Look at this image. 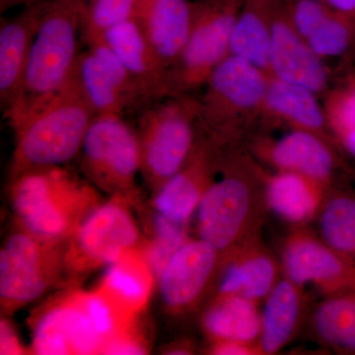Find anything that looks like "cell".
<instances>
[{"instance_id":"6da1fadb","label":"cell","mask_w":355,"mask_h":355,"mask_svg":"<svg viewBox=\"0 0 355 355\" xmlns=\"http://www.w3.org/2000/svg\"><path fill=\"white\" fill-rule=\"evenodd\" d=\"M86 0H50L35 37L22 86L6 110L15 128L67 85L78 58Z\"/></svg>"},{"instance_id":"7a4b0ae2","label":"cell","mask_w":355,"mask_h":355,"mask_svg":"<svg viewBox=\"0 0 355 355\" xmlns=\"http://www.w3.org/2000/svg\"><path fill=\"white\" fill-rule=\"evenodd\" d=\"M96 116L71 76L69 83L50 102L14 128V177L42 168L58 167L83 148Z\"/></svg>"},{"instance_id":"3957f363","label":"cell","mask_w":355,"mask_h":355,"mask_svg":"<svg viewBox=\"0 0 355 355\" xmlns=\"http://www.w3.org/2000/svg\"><path fill=\"white\" fill-rule=\"evenodd\" d=\"M92 189L58 167L42 168L15 178L12 188L14 211L32 234L60 242L96 209Z\"/></svg>"},{"instance_id":"277c9868","label":"cell","mask_w":355,"mask_h":355,"mask_svg":"<svg viewBox=\"0 0 355 355\" xmlns=\"http://www.w3.org/2000/svg\"><path fill=\"white\" fill-rule=\"evenodd\" d=\"M198 101L172 95L140 111L139 137L141 171L159 189L186 164L196 146Z\"/></svg>"},{"instance_id":"5b68a950","label":"cell","mask_w":355,"mask_h":355,"mask_svg":"<svg viewBox=\"0 0 355 355\" xmlns=\"http://www.w3.org/2000/svg\"><path fill=\"white\" fill-rule=\"evenodd\" d=\"M260 202L258 188L246 173L228 170L210 183L198 205L200 239L224 257L257 239Z\"/></svg>"},{"instance_id":"8992f818","label":"cell","mask_w":355,"mask_h":355,"mask_svg":"<svg viewBox=\"0 0 355 355\" xmlns=\"http://www.w3.org/2000/svg\"><path fill=\"white\" fill-rule=\"evenodd\" d=\"M245 0L193 2V27L181 57L169 72L170 95L205 86L217 65L230 55L231 39Z\"/></svg>"},{"instance_id":"52a82bcc","label":"cell","mask_w":355,"mask_h":355,"mask_svg":"<svg viewBox=\"0 0 355 355\" xmlns=\"http://www.w3.org/2000/svg\"><path fill=\"white\" fill-rule=\"evenodd\" d=\"M270 78L257 65L229 55L205 83L207 91L198 101V121L219 135L236 116L263 111Z\"/></svg>"},{"instance_id":"ba28073f","label":"cell","mask_w":355,"mask_h":355,"mask_svg":"<svg viewBox=\"0 0 355 355\" xmlns=\"http://www.w3.org/2000/svg\"><path fill=\"white\" fill-rule=\"evenodd\" d=\"M83 168L98 186L114 193H125L135 184L141 170L137 133L121 114H97L84 139Z\"/></svg>"},{"instance_id":"9c48e42d","label":"cell","mask_w":355,"mask_h":355,"mask_svg":"<svg viewBox=\"0 0 355 355\" xmlns=\"http://www.w3.org/2000/svg\"><path fill=\"white\" fill-rule=\"evenodd\" d=\"M28 232L11 235L0 254V298L12 310L36 300L57 279L62 256L58 245Z\"/></svg>"},{"instance_id":"30bf717a","label":"cell","mask_w":355,"mask_h":355,"mask_svg":"<svg viewBox=\"0 0 355 355\" xmlns=\"http://www.w3.org/2000/svg\"><path fill=\"white\" fill-rule=\"evenodd\" d=\"M116 200L96 207L71 236L64 263L74 272L112 265L135 249L139 237L137 222Z\"/></svg>"},{"instance_id":"8fae6325","label":"cell","mask_w":355,"mask_h":355,"mask_svg":"<svg viewBox=\"0 0 355 355\" xmlns=\"http://www.w3.org/2000/svg\"><path fill=\"white\" fill-rule=\"evenodd\" d=\"M282 272L297 286L311 284L324 296L355 292V263L323 240L297 230L282 249Z\"/></svg>"},{"instance_id":"7c38bea8","label":"cell","mask_w":355,"mask_h":355,"mask_svg":"<svg viewBox=\"0 0 355 355\" xmlns=\"http://www.w3.org/2000/svg\"><path fill=\"white\" fill-rule=\"evenodd\" d=\"M268 74L284 83L302 86L320 94L328 85L324 60L294 29L284 0H273L272 43Z\"/></svg>"},{"instance_id":"4fadbf2b","label":"cell","mask_w":355,"mask_h":355,"mask_svg":"<svg viewBox=\"0 0 355 355\" xmlns=\"http://www.w3.org/2000/svg\"><path fill=\"white\" fill-rule=\"evenodd\" d=\"M103 349L104 340L89 314L83 293L51 306L37 322L33 340L36 354H93Z\"/></svg>"},{"instance_id":"5bb4252c","label":"cell","mask_w":355,"mask_h":355,"mask_svg":"<svg viewBox=\"0 0 355 355\" xmlns=\"http://www.w3.org/2000/svg\"><path fill=\"white\" fill-rule=\"evenodd\" d=\"M219 257L218 251L202 239L184 243L159 275L166 306L179 312L195 305L209 286Z\"/></svg>"},{"instance_id":"9a60e30c","label":"cell","mask_w":355,"mask_h":355,"mask_svg":"<svg viewBox=\"0 0 355 355\" xmlns=\"http://www.w3.org/2000/svg\"><path fill=\"white\" fill-rule=\"evenodd\" d=\"M102 39L135 79L147 104L170 96L169 70L156 55L139 17L114 26Z\"/></svg>"},{"instance_id":"2e32d148","label":"cell","mask_w":355,"mask_h":355,"mask_svg":"<svg viewBox=\"0 0 355 355\" xmlns=\"http://www.w3.org/2000/svg\"><path fill=\"white\" fill-rule=\"evenodd\" d=\"M50 0L24 6L0 28V100L4 112L15 101L27 67L35 37Z\"/></svg>"},{"instance_id":"e0dca14e","label":"cell","mask_w":355,"mask_h":355,"mask_svg":"<svg viewBox=\"0 0 355 355\" xmlns=\"http://www.w3.org/2000/svg\"><path fill=\"white\" fill-rule=\"evenodd\" d=\"M214 150L197 141L184 167L158 189L155 207L159 216L184 224L198 209L203 193L214 180Z\"/></svg>"},{"instance_id":"ac0fdd59","label":"cell","mask_w":355,"mask_h":355,"mask_svg":"<svg viewBox=\"0 0 355 355\" xmlns=\"http://www.w3.org/2000/svg\"><path fill=\"white\" fill-rule=\"evenodd\" d=\"M216 295H238L258 302L280 279L282 266L270 251L258 243H247L225 258Z\"/></svg>"},{"instance_id":"d6986e66","label":"cell","mask_w":355,"mask_h":355,"mask_svg":"<svg viewBox=\"0 0 355 355\" xmlns=\"http://www.w3.org/2000/svg\"><path fill=\"white\" fill-rule=\"evenodd\" d=\"M266 155L279 171L298 173L324 187L335 170V156L327 139L308 130L294 128L270 144Z\"/></svg>"},{"instance_id":"ffe728a7","label":"cell","mask_w":355,"mask_h":355,"mask_svg":"<svg viewBox=\"0 0 355 355\" xmlns=\"http://www.w3.org/2000/svg\"><path fill=\"white\" fill-rule=\"evenodd\" d=\"M193 19V2L189 0H153L140 19L153 51L169 72L188 43Z\"/></svg>"},{"instance_id":"44dd1931","label":"cell","mask_w":355,"mask_h":355,"mask_svg":"<svg viewBox=\"0 0 355 355\" xmlns=\"http://www.w3.org/2000/svg\"><path fill=\"white\" fill-rule=\"evenodd\" d=\"M303 287L284 277L266 298L261 313L260 347L263 354H275L297 335L304 314Z\"/></svg>"},{"instance_id":"7402d4cb","label":"cell","mask_w":355,"mask_h":355,"mask_svg":"<svg viewBox=\"0 0 355 355\" xmlns=\"http://www.w3.org/2000/svg\"><path fill=\"white\" fill-rule=\"evenodd\" d=\"M326 187L298 173L279 171L265 180L266 203L284 220L304 224L319 214Z\"/></svg>"},{"instance_id":"603a6c76","label":"cell","mask_w":355,"mask_h":355,"mask_svg":"<svg viewBox=\"0 0 355 355\" xmlns=\"http://www.w3.org/2000/svg\"><path fill=\"white\" fill-rule=\"evenodd\" d=\"M257 303L242 296L216 295L203 316V330L211 342L260 345L261 313Z\"/></svg>"},{"instance_id":"cb8c5ba5","label":"cell","mask_w":355,"mask_h":355,"mask_svg":"<svg viewBox=\"0 0 355 355\" xmlns=\"http://www.w3.org/2000/svg\"><path fill=\"white\" fill-rule=\"evenodd\" d=\"M317 95L302 86L270 77L263 111L294 128L316 133L324 139L328 116Z\"/></svg>"},{"instance_id":"d4e9b609","label":"cell","mask_w":355,"mask_h":355,"mask_svg":"<svg viewBox=\"0 0 355 355\" xmlns=\"http://www.w3.org/2000/svg\"><path fill=\"white\" fill-rule=\"evenodd\" d=\"M153 288L150 265L133 250L110 265L102 291L127 316L132 318L146 304Z\"/></svg>"},{"instance_id":"484cf974","label":"cell","mask_w":355,"mask_h":355,"mask_svg":"<svg viewBox=\"0 0 355 355\" xmlns=\"http://www.w3.org/2000/svg\"><path fill=\"white\" fill-rule=\"evenodd\" d=\"M273 0H245L231 39L230 55H237L268 73L272 43Z\"/></svg>"},{"instance_id":"4316f807","label":"cell","mask_w":355,"mask_h":355,"mask_svg":"<svg viewBox=\"0 0 355 355\" xmlns=\"http://www.w3.org/2000/svg\"><path fill=\"white\" fill-rule=\"evenodd\" d=\"M311 327L324 347L355 354V292L326 296L315 307Z\"/></svg>"},{"instance_id":"83f0119b","label":"cell","mask_w":355,"mask_h":355,"mask_svg":"<svg viewBox=\"0 0 355 355\" xmlns=\"http://www.w3.org/2000/svg\"><path fill=\"white\" fill-rule=\"evenodd\" d=\"M72 77L96 116L106 114L123 116L130 111L120 90L89 49L79 53Z\"/></svg>"},{"instance_id":"f1b7e54d","label":"cell","mask_w":355,"mask_h":355,"mask_svg":"<svg viewBox=\"0 0 355 355\" xmlns=\"http://www.w3.org/2000/svg\"><path fill=\"white\" fill-rule=\"evenodd\" d=\"M318 216L322 240L355 263V198L326 195Z\"/></svg>"},{"instance_id":"f546056e","label":"cell","mask_w":355,"mask_h":355,"mask_svg":"<svg viewBox=\"0 0 355 355\" xmlns=\"http://www.w3.org/2000/svg\"><path fill=\"white\" fill-rule=\"evenodd\" d=\"M137 17V0H90L83 22L84 41L102 38L111 28Z\"/></svg>"},{"instance_id":"4dcf8cb0","label":"cell","mask_w":355,"mask_h":355,"mask_svg":"<svg viewBox=\"0 0 355 355\" xmlns=\"http://www.w3.org/2000/svg\"><path fill=\"white\" fill-rule=\"evenodd\" d=\"M305 41L322 60L340 57L355 41V24L330 9Z\"/></svg>"},{"instance_id":"1f68e13d","label":"cell","mask_w":355,"mask_h":355,"mask_svg":"<svg viewBox=\"0 0 355 355\" xmlns=\"http://www.w3.org/2000/svg\"><path fill=\"white\" fill-rule=\"evenodd\" d=\"M183 225L161 216L155 219V240L146 259L158 277L173 254L187 242Z\"/></svg>"},{"instance_id":"d6a6232c","label":"cell","mask_w":355,"mask_h":355,"mask_svg":"<svg viewBox=\"0 0 355 355\" xmlns=\"http://www.w3.org/2000/svg\"><path fill=\"white\" fill-rule=\"evenodd\" d=\"M326 113L329 125L336 133L355 125V81L331 96Z\"/></svg>"},{"instance_id":"836d02e7","label":"cell","mask_w":355,"mask_h":355,"mask_svg":"<svg viewBox=\"0 0 355 355\" xmlns=\"http://www.w3.org/2000/svg\"><path fill=\"white\" fill-rule=\"evenodd\" d=\"M210 354L216 355H260L261 352L260 345L254 343L232 342V340H222L212 342Z\"/></svg>"},{"instance_id":"e575fe53","label":"cell","mask_w":355,"mask_h":355,"mask_svg":"<svg viewBox=\"0 0 355 355\" xmlns=\"http://www.w3.org/2000/svg\"><path fill=\"white\" fill-rule=\"evenodd\" d=\"M331 11L355 24V0H322Z\"/></svg>"},{"instance_id":"d590c367","label":"cell","mask_w":355,"mask_h":355,"mask_svg":"<svg viewBox=\"0 0 355 355\" xmlns=\"http://www.w3.org/2000/svg\"><path fill=\"white\" fill-rule=\"evenodd\" d=\"M19 343L16 340L12 331L7 327L6 324L1 326V354H20Z\"/></svg>"},{"instance_id":"8d00e7d4","label":"cell","mask_w":355,"mask_h":355,"mask_svg":"<svg viewBox=\"0 0 355 355\" xmlns=\"http://www.w3.org/2000/svg\"><path fill=\"white\" fill-rule=\"evenodd\" d=\"M345 148L355 157V125L336 133Z\"/></svg>"},{"instance_id":"74e56055","label":"cell","mask_w":355,"mask_h":355,"mask_svg":"<svg viewBox=\"0 0 355 355\" xmlns=\"http://www.w3.org/2000/svg\"><path fill=\"white\" fill-rule=\"evenodd\" d=\"M36 1L38 0H0V12H6L14 7L29 6Z\"/></svg>"},{"instance_id":"f35d334b","label":"cell","mask_w":355,"mask_h":355,"mask_svg":"<svg viewBox=\"0 0 355 355\" xmlns=\"http://www.w3.org/2000/svg\"><path fill=\"white\" fill-rule=\"evenodd\" d=\"M153 2V0H137V17H139V19H141V18L146 15L147 10H148Z\"/></svg>"}]
</instances>
